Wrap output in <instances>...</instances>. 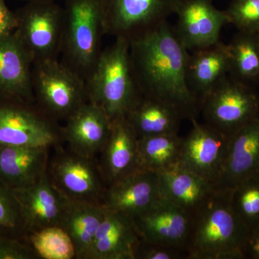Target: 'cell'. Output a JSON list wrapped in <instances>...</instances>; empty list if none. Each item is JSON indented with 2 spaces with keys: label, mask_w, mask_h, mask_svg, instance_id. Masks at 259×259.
<instances>
[{
  "label": "cell",
  "mask_w": 259,
  "mask_h": 259,
  "mask_svg": "<svg viewBox=\"0 0 259 259\" xmlns=\"http://www.w3.org/2000/svg\"><path fill=\"white\" fill-rule=\"evenodd\" d=\"M130 53L141 93L175 107L184 119L197 120L199 104L186 79L190 52L168 21L131 40Z\"/></svg>",
  "instance_id": "cell-1"
},
{
  "label": "cell",
  "mask_w": 259,
  "mask_h": 259,
  "mask_svg": "<svg viewBox=\"0 0 259 259\" xmlns=\"http://www.w3.org/2000/svg\"><path fill=\"white\" fill-rule=\"evenodd\" d=\"M250 232L233 211L229 193L214 190L192 215L190 259H243Z\"/></svg>",
  "instance_id": "cell-2"
},
{
  "label": "cell",
  "mask_w": 259,
  "mask_h": 259,
  "mask_svg": "<svg viewBox=\"0 0 259 259\" xmlns=\"http://www.w3.org/2000/svg\"><path fill=\"white\" fill-rule=\"evenodd\" d=\"M85 83L88 101L101 107L110 120L125 117L141 95L134 77L128 40L117 37L102 50Z\"/></svg>",
  "instance_id": "cell-3"
},
{
  "label": "cell",
  "mask_w": 259,
  "mask_h": 259,
  "mask_svg": "<svg viewBox=\"0 0 259 259\" xmlns=\"http://www.w3.org/2000/svg\"><path fill=\"white\" fill-rule=\"evenodd\" d=\"M61 62L86 82L102 54V0H63Z\"/></svg>",
  "instance_id": "cell-4"
},
{
  "label": "cell",
  "mask_w": 259,
  "mask_h": 259,
  "mask_svg": "<svg viewBox=\"0 0 259 259\" xmlns=\"http://www.w3.org/2000/svg\"><path fill=\"white\" fill-rule=\"evenodd\" d=\"M32 88L39 108L59 122L88 101L85 81L59 59L32 64Z\"/></svg>",
  "instance_id": "cell-5"
},
{
  "label": "cell",
  "mask_w": 259,
  "mask_h": 259,
  "mask_svg": "<svg viewBox=\"0 0 259 259\" xmlns=\"http://www.w3.org/2000/svg\"><path fill=\"white\" fill-rule=\"evenodd\" d=\"M47 173L70 202L101 204L107 185L98 157L79 154L64 144L57 145L51 148Z\"/></svg>",
  "instance_id": "cell-6"
},
{
  "label": "cell",
  "mask_w": 259,
  "mask_h": 259,
  "mask_svg": "<svg viewBox=\"0 0 259 259\" xmlns=\"http://www.w3.org/2000/svg\"><path fill=\"white\" fill-rule=\"evenodd\" d=\"M15 13V35L28 52L32 64L58 60L64 26L63 6L57 2H28Z\"/></svg>",
  "instance_id": "cell-7"
},
{
  "label": "cell",
  "mask_w": 259,
  "mask_h": 259,
  "mask_svg": "<svg viewBox=\"0 0 259 259\" xmlns=\"http://www.w3.org/2000/svg\"><path fill=\"white\" fill-rule=\"evenodd\" d=\"M61 144L62 126L36 104L0 97V146L53 148Z\"/></svg>",
  "instance_id": "cell-8"
},
{
  "label": "cell",
  "mask_w": 259,
  "mask_h": 259,
  "mask_svg": "<svg viewBox=\"0 0 259 259\" xmlns=\"http://www.w3.org/2000/svg\"><path fill=\"white\" fill-rule=\"evenodd\" d=\"M204 122L230 137L259 115V97L252 87L227 76L199 105Z\"/></svg>",
  "instance_id": "cell-9"
},
{
  "label": "cell",
  "mask_w": 259,
  "mask_h": 259,
  "mask_svg": "<svg viewBox=\"0 0 259 259\" xmlns=\"http://www.w3.org/2000/svg\"><path fill=\"white\" fill-rule=\"evenodd\" d=\"M182 0H102L105 35L131 40L142 36L175 14Z\"/></svg>",
  "instance_id": "cell-10"
},
{
  "label": "cell",
  "mask_w": 259,
  "mask_h": 259,
  "mask_svg": "<svg viewBox=\"0 0 259 259\" xmlns=\"http://www.w3.org/2000/svg\"><path fill=\"white\" fill-rule=\"evenodd\" d=\"M192 128L182 140L179 166L216 185L222 175L229 138L208 125L191 121Z\"/></svg>",
  "instance_id": "cell-11"
},
{
  "label": "cell",
  "mask_w": 259,
  "mask_h": 259,
  "mask_svg": "<svg viewBox=\"0 0 259 259\" xmlns=\"http://www.w3.org/2000/svg\"><path fill=\"white\" fill-rule=\"evenodd\" d=\"M213 0H182L176 10L175 34L189 52L218 44L221 32L230 24L226 12L218 10Z\"/></svg>",
  "instance_id": "cell-12"
},
{
  "label": "cell",
  "mask_w": 259,
  "mask_h": 259,
  "mask_svg": "<svg viewBox=\"0 0 259 259\" xmlns=\"http://www.w3.org/2000/svg\"><path fill=\"white\" fill-rule=\"evenodd\" d=\"M112 125L101 107L88 100L65 121L63 143L79 154L98 157L111 134Z\"/></svg>",
  "instance_id": "cell-13"
},
{
  "label": "cell",
  "mask_w": 259,
  "mask_h": 259,
  "mask_svg": "<svg viewBox=\"0 0 259 259\" xmlns=\"http://www.w3.org/2000/svg\"><path fill=\"white\" fill-rule=\"evenodd\" d=\"M134 220L141 239L187 250L192 216L167 199L161 197Z\"/></svg>",
  "instance_id": "cell-14"
},
{
  "label": "cell",
  "mask_w": 259,
  "mask_h": 259,
  "mask_svg": "<svg viewBox=\"0 0 259 259\" xmlns=\"http://www.w3.org/2000/svg\"><path fill=\"white\" fill-rule=\"evenodd\" d=\"M161 198L159 175L141 168L107 187L101 204L105 208L134 218Z\"/></svg>",
  "instance_id": "cell-15"
},
{
  "label": "cell",
  "mask_w": 259,
  "mask_h": 259,
  "mask_svg": "<svg viewBox=\"0 0 259 259\" xmlns=\"http://www.w3.org/2000/svg\"><path fill=\"white\" fill-rule=\"evenodd\" d=\"M13 191L28 232L61 226L71 202L56 188L47 171L31 185Z\"/></svg>",
  "instance_id": "cell-16"
},
{
  "label": "cell",
  "mask_w": 259,
  "mask_h": 259,
  "mask_svg": "<svg viewBox=\"0 0 259 259\" xmlns=\"http://www.w3.org/2000/svg\"><path fill=\"white\" fill-rule=\"evenodd\" d=\"M259 175V116L229 138L226 163L214 190L229 192Z\"/></svg>",
  "instance_id": "cell-17"
},
{
  "label": "cell",
  "mask_w": 259,
  "mask_h": 259,
  "mask_svg": "<svg viewBox=\"0 0 259 259\" xmlns=\"http://www.w3.org/2000/svg\"><path fill=\"white\" fill-rule=\"evenodd\" d=\"M98 161L107 187L141 169L139 139L125 117L112 121L111 134Z\"/></svg>",
  "instance_id": "cell-18"
},
{
  "label": "cell",
  "mask_w": 259,
  "mask_h": 259,
  "mask_svg": "<svg viewBox=\"0 0 259 259\" xmlns=\"http://www.w3.org/2000/svg\"><path fill=\"white\" fill-rule=\"evenodd\" d=\"M32 61L15 32L0 37V97L35 103Z\"/></svg>",
  "instance_id": "cell-19"
},
{
  "label": "cell",
  "mask_w": 259,
  "mask_h": 259,
  "mask_svg": "<svg viewBox=\"0 0 259 259\" xmlns=\"http://www.w3.org/2000/svg\"><path fill=\"white\" fill-rule=\"evenodd\" d=\"M141 241L134 218L105 208L89 259H135Z\"/></svg>",
  "instance_id": "cell-20"
},
{
  "label": "cell",
  "mask_w": 259,
  "mask_h": 259,
  "mask_svg": "<svg viewBox=\"0 0 259 259\" xmlns=\"http://www.w3.org/2000/svg\"><path fill=\"white\" fill-rule=\"evenodd\" d=\"M51 148L0 146V182L15 190L36 182L47 171Z\"/></svg>",
  "instance_id": "cell-21"
},
{
  "label": "cell",
  "mask_w": 259,
  "mask_h": 259,
  "mask_svg": "<svg viewBox=\"0 0 259 259\" xmlns=\"http://www.w3.org/2000/svg\"><path fill=\"white\" fill-rule=\"evenodd\" d=\"M227 44L219 41L189 54L186 79L191 93L199 105L204 97L229 74Z\"/></svg>",
  "instance_id": "cell-22"
},
{
  "label": "cell",
  "mask_w": 259,
  "mask_h": 259,
  "mask_svg": "<svg viewBox=\"0 0 259 259\" xmlns=\"http://www.w3.org/2000/svg\"><path fill=\"white\" fill-rule=\"evenodd\" d=\"M158 175L161 197L191 216L204 205L215 190L208 181L180 166Z\"/></svg>",
  "instance_id": "cell-23"
},
{
  "label": "cell",
  "mask_w": 259,
  "mask_h": 259,
  "mask_svg": "<svg viewBox=\"0 0 259 259\" xmlns=\"http://www.w3.org/2000/svg\"><path fill=\"white\" fill-rule=\"evenodd\" d=\"M125 117L139 139L179 134L184 119L175 107L142 94Z\"/></svg>",
  "instance_id": "cell-24"
},
{
  "label": "cell",
  "mask_w": 259,
  "mask_h": 259,
  "mask_svg": "<svg viewBox=\"0 0 259 259\" xmlns=\"http://www.w3.org/2000/svg\"><path fill=\"white\" fill-rule=\"evenodd\" d=\"M104 214L105 208L102 204L70 203L61 227L72 240L76 250V259H89Z\"/></svg>",
  "instance_id": "cell-25"
},
{
  "label": "cell",
  "mask_w": 259,
  "mask_h": 259,
  "mask_svg": "<svg viewBox=\"0 0 259 259\" xmlns=\"http://www.w3.org/2000/svg\"><path fill=\"white\" fill-rule=\"evenodd\" d=\"M229 54L228 76L248 86L259 83V37L238 31L227 44Z\"/></svg>",
  "instance_id": "cell-26"
},
{
  "label": "cell",
  "mask_w": 259,
  "mask_h": 259,
  "mask_svg": "<svg viewBox=\"0 0 259 259\" xmlns=\"http://www.w3.org/2000/svg\"><path fill=\"white\" fill-rule=\"evenodd\" d=\"M182 140L179 134L139 139L140 168L159 174L179 166Z\"/></svg>",
  "instance_id": "cell-27"
},
{
  "label": "cell",
  "mask_w": 259,
  "mask_h": 259,
  "mask_svg": "<svg viewBox=\"0 0 259 259\" xmlns=\"http://www.w3.org/2000/svg\"><path fill=\"white\" fill-rule=\"evenodd\" d=\"M25 240L40 259H76L74 243L62 227L29 231Z\"/></svg>",
  "instance_id": "cell-28"
},
{
  "label": "cell",
  "mask_w": 259,
  "mask_h": 259,
  "mask_svg": "<svg viewBox=\"0 0 259 259\" xmlns=\"http://www.w3.org/2000/svg\"><path fill=\"white\" fill-rule=\"evenodd\" d=\"M228 192L233 211L250 232L259 228V175Z\"/></svg>",
  "instance_id": "cell-29"
},
{
  "label": "cell",
  "mask_w": 259,
  "mask_h": 259,
  "mask_svg": "<svg viewBox=\"0 0 259 259\" xmlns=\"http://www.w3.org/2000/svg\"><path fill=\"white\" fill-rule=\"evenodd\" d=\"M28 233L21 205L14 191L0 182V237L25 240Z\"/></svg>",
  "instance_id": "cell-30"
},
{
  "label": "cell",
  "mask_w": 259,
  "mask_h": 259,
  "mask_svg": "<svg viewBox=\"0 0 259 259\" xmlns=\"http://www.w3.org/2000/svg\"><path fill=\"white\" fill-rule=\"evenodd\" d=\"M225 12L238 31L259 33V0H232Z\"/></svg>",
  "instance_id": "cell-31"
},
{
  "label": "cell",
  "mask_w": 259,
  "mask_h": 259,
  "mask_svg": "<svg viewBox=\"0 0 259 259\" xmlns=\"http://www.w3.org/2000/svg\"><path fill=\"white\" fill-rule=\"evenodd\" d=\"M135 259H190V255L188 250L182 247L141 239Z\"/></svg>",
  "instance_id": "cell-32"
},
{
  "label": "cell",
  "mask_w": 259,
  "mask_h": 259,
  "mask_svg": "<svg viewBox=\"0 0 259 259\" xmlns=\"http://www.w3.org/2000/svg\"><path fill=\"white\" fill-rule=\"evenodd\" d=\"M0 259H40L25 240L0 237Z\"/></svg>",
  "instance_id": "cell-33"
},
{
  "label": "cell",
  "mask_w": 259,
  "mask_h": 259,
  "mask_svg": "<svg viewBox=\"0 0 259 259\" xmlns=\"http://www.w3.org/2000/svg\"><path fill=\"white\" fill-rule=\"evenodd\" d=\"M16 27L15 13L8 8L5 0H0V37L14 32Z\"/></svg>",
  "instance_id": "cell-34"
},
{
  "label": "cell",
  "mask_w": 259,
  "mask_h": 259,
  "mask_svg": "<svg viewBox=\"0 0 259 259\" xmlns=\"http://www.w3.org/2000/svg\"><path fill=\"white\" fill-rule=\"evenodd\" d=\"M245 254V258L259 259V228L250 232Z\"/></svg>",
  "instance_id": "cell-35"
},
{
  "label": "cell",
  "mask_w": 259,
  "mask_h": 259,
  "mask_svg": "<svg viewBox=\"0 0 259 259\" xmlns=\"http://www.w3.org/2000/svg\"><path fill=\"white\" fill-rule=\"evenodd\" d=\"M20 1L23 2V3H28V2L32 1H51V2H57L59 0H20Z\"/></svg>",
  "instance_id": "cell-36"
},
{
  "label": "cell",
  "mask_w": 259,
  "mask_h": 259,
  "mask_svg": "<svg viewBox=\"0 0 259 259\" xmlns=\"http://www.w3.org/2000/svg\"><path fill=\"white\" fill-rule=\"evenodd\" d=\"M258 37H259V33H258Z\"/></svg>",
  "instance_id": "cell-37"
},
{
  "label": "cell",
  "mask_w": 259,
  "mask_h": 259,
  "mask_svg": "<svg viewBox=\"0 0 259 259\" xmlns=\"http://www.w3.org/2000/svg\"><path fill=\"white\" fill-rule=\"evenodd\" d=\"M259 116V115H258Z\"/></svg>",
  "instance_id": "cell-38"
}]
</instances>
